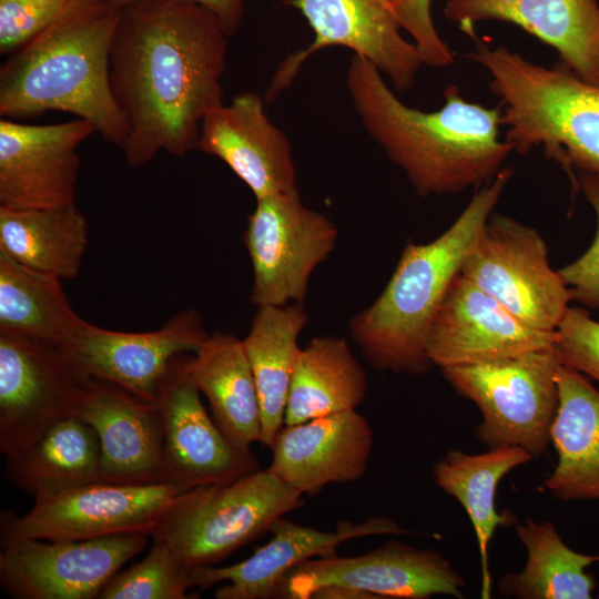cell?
<instances>
[{"label":"cell","mask_w":599,"mask_h":599,"mask_svg":"<svg viewBox=\"0 0 599 599\" xmlns=\"http://www.w3.org/2000/svg\"><path fill=\"white\" fill-rule=\"evenodd\" d=\"M148 535L87 540L18 539L1 544L0 583L16 599H95L145 547Z\"/></svg>","instance_id":"7c38bea8"},{"label":"cell","mask_w":599,"mask_h":599,"mask_svg":"<svg viewBox=\"0 0 599 599\" xmlns=\"http://www.w3.org/2000/svg\"><path fill=\"white\" fill-rule=\"evenodd\" d=\"M94 126L77 119L34 125L0 120V206L47 209L75 203L78 149Z\"/></svg>","instance_id":"e0dca14e"},{"label":"cell","mask_w":599,"mask_h":599,"mask_svg":"<svg viewBox=\"0 0 599 599\" xmlns=\"http://www.w3.org/2000/svg\"><path fill=\"white\" fill-rule=\"evenodd\" d=\"M367 392L364 368L345 338L314 337L300 349L287 397L284 425L356 409Z\"/></svg>","instance_id":"f1b7e54d"},{"label":"cell","mask_w":599,"mask_h":599,"mask_svg":"<svg viewBox=\"0 0 599 599\" xmlns=\"http://www.w3.org/2000/svg\"><path fill=\"white\" fill-rule=\"evenodd\" d=\"M554 345L497 361L449 366L441 374L481 413L476 438L488 449L518 446L546 453L559 407Z\"/></svg>","instance_id":"52a82bcc"},{"label":"cell","mask_w":599,"mask_h":599,"mask_svg":"<svg viewBox=\"0 0 599 599\" xmlns=\"http://www.w3.org/2000/svg\"><path fill=\"white\" fill-rule=\"evenodd\" d=\"M373 443V429L356 409L284 425L270 447L267 470L303 496H314L329 484L361 479Z\"/></svg>","instance_id":"ffe728a7"},{"label":"cell","mask_w":599,"mask_h":599,"mask_svg":"<svg viewBox=\"0 0 599 599\" xmlns=\"http://www.w3.org/2000/svg\"><path fill=\"white\" fill-rule=\"evenodd\" d=\"M303 505L301 493L270 470L258 469L226 484L191 489L151 537L191 568L213 566Z\"/></svg>","instance_id":"8992f818"},{"label":"cell","mask_w":599,"mask_h":599,"mask_svg":"<svg viewBox=\"0 0 599 599\" xmlns=\"http://www.w3.org/2000/svg\"><path fill=\"white\" fill-rule=\"evenodd\" d=\"M209 334L195 309H183L151 332H119L82 323L58 346L84 375L153 402L173 358L196 352Z\"/></svg>","instance_id":"2e32d148"},{"label":"cell","mask_w":599,"mask_h":599,"mask_svg":"<svg viewBox=\"0 0 599 599\" xmlns=\"http://www.w3.org/2000/svg\"><path fill=\"white\" fill-rule=\"evenodd\" d=\"M512 175L504 166L443 234L407 243L382 294L351 319L353 339L375 369L419 375L430 368L426 339L433 318Z\"/></svg>","instance_id":"277c9868"},{"label":"cell","mask_w":599,"mask_h":599,"mask_svg":"<svg viewBox=\"0 0 599 599\" xmlns=\"http://www.w3.org/2000/svg\"><path fill=\"white\" fill-rule=\"evenodd\" d=\"M314 32L312 43L278 67L267 91L273 100L287 88L302 63L321 49L342 45L372 62L400 91L410 89L423 58L402 34L393 11L383 0H291Z\"/></svg>","instance_id":"5bb4252c"},{"label":"cell","mask_w":599,"mask_h":599,"mask_svg":"<svg viewBox=\"0 0 599 599\" xmlns=\"http://www.w3.org/2000/svg\"><path fill=\"white\" fill-rule=\"evenodd\" d=\"M460 274L528 326L555 332L569 309L570 292L548 261L540 234L491 213L469 248Z\"/></svg>","instance_id":"9c48e42d"},{"label":"cell","mask_w":599,"mask_h":599,"mask_svg":"<svg viewBox=\"0 0 599 599\" xmlns=\"http://www.w3.org/2000/svg\"><path fill=\"white\" fill-rule=\"evenodd\" d=\"M444 12L473 39L476 22L515 24L556 50L581 80L599 84L597 0H447Z\"/></svg>","instance_id":"603a6c76"},{"label":"cell","mask_w":599,"mask_h":599,"mask_svg":"<svg viewBox=\"0 0 599 599\" xmlns=\"http://www.w3.org/2000/svg\"><path fill=\"white\" fill-rule=\"evenodd\" d=\"M346 85L366 132L422 197L479 189L514 152L500 138L499 105L468 101L455 84L445 89L438 110L422 111L400 101L372 62L353 54Z\"/></svg>","instance_id":"7a4b0ae2"},{"label":"cell","mask_w":599,"mask_h":599,"mask_svg":"<svg viewBox=\"0 0 599 599\" xmlns=\"http://www.w3.org/2000/svg\"><path fill=\"white\" fill-rule=\"evenodd\" d=\"M99 438L78 416L52 426L31 448L7 459L12 485L41 500L72 488L100 481Z\"/></svg>","instance_id":"f546056e"},{"label":"cell","mask_w":599,"mask_h":599,"mask_svg":"<svg viewBox=\"0 0 599 599\" xmlns=\"http://www.w3.org/2000/svg\"><path fill=\"white\" fill-rule=\"evenodd\" d=\"M187 369L224 436L238 450L251 451V445L261 441V410L243 341L224 333L209 335L189 356Z\"/></svg>","instance_id":"d4e9b609"},{"label":"cell","mask_w":599,"mask_h":599,"mask_svg":"<svg viewBox=\"0 0 599 599\" xmlns=\"http://www.w3.org/2000/svg\"><path fill=\"white\" fill-rule=\"evenodd\" d=\"M197 150L222 160L256 200L296 191L291 144L254 92L213 108L200 125Z\"/></svg>","instance_id":"44dd1931"},{"label":"cell","mask_w":599,"mask_h":599,"mask_svg":"<svg viewBox=\"0 0 599 599\" xmlns=\"http://www.w3.org/2000/svg\"><path fill=\"white\" fill-rule=\"evenodd\" d=\"M227 34L205 8L141 0L121 9L109 57L110 85L126 126L131 166L161 151L197 149L200 125L223 103Z\"/></svg>","instance_id":"6da1fadb"},{"label":"cell","mask_w":599,"mask_h":599,"mask_svg":"<svg viewBox=\"0 0 599 599\" xmlns=\"http://www.w3.org/2000/svg\"><path fill=\"white\" fill-rule=\"evenodd\" d=\"M191 489L169 483L122 485L95 481L35 500L17 516L3 512L1 544L33 538L87 540L120 534L151 536Z\"/></svg>","instance_id":"ba28073f"},{"label":"cell","mask_w":599,"mask_h":599,"mask_svg":"<svg viewBox=\"0 0 599 599\" xmlns=\"http://www.w3.org/2000/svg\"><path fill=\"white\" fill-rule=\"evenodd\" d=\"M556 380L559 407L550 443L557 464L545 487L558 500L599 501V390L562 364Z\"/></svg>","instance_id":"cb8c5ba5"},{"label":"cell","mask_w":599,"mask_h":599,"mask_svg":"<svg viewBox=\"0 0 599 599\" xmlns=\"http://www.w3.org/2000/svg\"><path fill=\"white\" fill-rule=\"evenodd\" d=\"M467 58L489 74L499 99L500 125L514 152L542 148L578 191L573 170L599 179V84L581 80L561 63L545 67L506 47L475 38Z\"/></svg>","instance_id":"5b68a950"},{"label":"cell","mask_w":599,"mask_h":599,"mask_svg":"<svg viewBox=\"0 0 599 599\" xmlns=\"http://www.w3.org/2000/svg\"><path fill=\"white\" fill-rule=\"evenodd\" d=\"M430 6L432 0H403L395 18L413 39L424 64L446 68L454 62L455 55L434 26Z\"/></svg>","instance_id":"8d00e7d4"},{"label":"cell","mask_w":599,"mask_h":599,"mask_svg":"<svg viewBox=\"0 0 599 599\" xmlns=\"http://www.w3.org/2000/svg\"><path fill=\"white\" fill-rule=\"evenodd\" d=\"M121 9L95 3L48 28L0 68V114L31 118L61 111L89 121L106 142L124 148L128 126L112 94L111 43Z\"/></svg>","instance_id":"3957f363"},{"label":"cell","mask_w":599,"mask_h":599,"mask_svg":"<svg viewBox=\"0 0 599 599\" xmlns=\"http://www.w3.org/2000/svg\"><path fill=\"white\" fill-rule=\"evenodd\" d=\"M83 322L61 278L27 267L0 251L1 334L61 346Z\"/></svg>","instance_id":"1f68e13d"},{"label":"cell","mask_w":599,"mask_h":599,"mask_svg":"<svg viewBox=\"0 0 599 599\" xmlns=\"http://www.w3.org/2000/svg\"><path fill=\"white\" fill-rule=\"evenodd\" d=\"M555 336L528 326L459 273L433 318L426 353L439 368L471 365L552 346Z\"/></svg>","instance_id":"ac0fdd59"},{"label":"cell","mask_w":599,"mask_h":599,"mask_svg":"<svg viewBox=\"0 0 599 599\" xmlns=\"http://www.w3.org/2000/svg\"><path fill=\"white\" fill-rule=\"evenodd\" d=\"M532 458L518 446H501L477 455L451 449L433 467L435 484L457 499L473 525L480 558L483 599H489L491 593L490 540L497 528L518 522L512 514L496 510L498 484L510 470Z\"/></svg>","instance_id":"484cf974"},{"label":"cell","mask_w":599,"mask_h":599,"mask_svg":"<svg viewBox=\"0 0 599 599\" xmlns=\"http://www.w3.org/2000/svg\"><path fill=\"white\" fill-rule=\"evenodd\" d=\"M516 532L527 551L520 572L507 573L498 583L502 597L519 599H590L597 587L587 568L599 555L570 548L549 520L527 518L516 524Z\"/></svg>","instance_id":"4dcf8cb0"},{"label":"cell","mask_w":599,"mask_h":599,"mask_svg":"<svg viewBox=\"0 0 599 599\" xmlns=\"http://www.w3.org/2000/svg\"><path fill=\"white\" fill-rule=\"evenodd\" d=\"M307 322L302 303L257 306L243 339L258 396L263 446L271 447L284 425L297 341Z\"/></svg>","instance_id":"4316f807"},{"label":"cell","mask_w":599,"mask_h":599,"mask_svg":"<svg viewBox=\"0 0 599 599\" xmlns=\"http://www.w3.org/2000/svg\"><path fill=\"white\" fill-rule=\"evenodd\" d=\"M78 417L98 435L100 481L165 483L164 433L154 402L113 383L92 378Z\"/></svg>","instance_id":"7402d4cb"},{"label":"cell","mask_w":599,"mask_h":599,"mask_svg":"<svg viewBox=\"0 0 599 599\" xmlns=\"http://www.w3.org/2000/svg\"><path fill=\"white\" fill-rule=\"evenodd\" d=\"M578 187L596 213L597 231L586 252L558 272L572 301L585 307L599 309V179L581 173L578 177Z\"/></svg>","instance_id":"d590c367"},{"label":"cell","mask_w":599,"mask_h":599,"mask_svg":"<svg viewBox=\"0 0 599 599\" xmlns=\"http://www.w3.org/2000/svg\"><path fill=\"white\" fill-rule=\"evenodd\" d=\"M554 347L560 364L599 383V322L586 308L569 307L556 329Z\"/></svg>","instance_id":"e575fe53"},{"label":"cell","mask_w":599,"mask_h":599,"mask_svg":"<svg viewBox=\"0 0 599 599\" xmlns=\"http://www.w3.org/2000/svg\"><path fill=\"white\" fill-rule=\"evenodd\" d=\"M106 0H0V52L13 53L38 34Z\"/></svg>","instance_id":"836d02e7"},{"label":"cell","mask_w":599,"mask_h":599,"mask_svg":"<svg viewBox=\"0 0 599 599\" xmlns=\"http://www.w3.org/2000/svg\"><path fill=\"white\" fill-rule=\"evenodd\" d=\"M383 1L389 7V9L393 11L395 16V11L400 6L403 0H383Z\"/></svg>","instance_id":"f35d334b"},{"label":"cell","mask_w":599,"mask_h":599,"mask_svg":"<svg viewBox=\"0 0 599 599\" xmlns=\"http://www.w3.org/2000/svg\"><path fill=\"white\" fill-rule=\"evenodd\" d=\"M270 531L268 542L241 562L220 568H192L193 586L207 589L226 582L215 591L216 599L278 598L286 575L305 560L335 555L336 548L351 539L408 534L386 517H370L358 524L342 521L335 530L324 531L283 516L275 520Z\"/></svg>","instance_id":"d6986e66"},{"label":"cell","mask_w":599,"mask_h":599,"mask_svg":"<svg viewBox=\"0 0 599 599\" xmlns=\"http://www.w3.org/2000/svg\"><path fill=\"white\" fill-rule=\"evenodd\" d=\"M141 0H106L116 9H122L133 2ZM199 4L209 10L219 21L227 35L234 34L241 26L245 7L252 0H176Z\"/></svg>","instance_id":"74e56055"},{"label":"cell","mask_w":599,"mask_h":599,"mask_svg":"<svg viewBox=\"0 0 599 599\" xmlns=\"http://www.w3.org/2000/svg\"><path fill=\"white\" fill-rule=\"evenodd\" d=\"M193 586L192 568L170 547L154 541L146 557L118 571L98 599H185Z\"/></svg>","instance_id":"d6a6232c"},{"label":"cell","mask_w":599,"mask_h":599,"mask_svg":"<svg viewBox=\"0 0 599 599\" xmlns=\"http://www.w3.org/2000/svg\"><path fill=\"white\" fill-rule=\"evenodd\" d=\"M256 306L303 303L315 267L333 251L337 229L306 207L298 190L256 200L243 235Z\"/></svg>","instance_id":"8fae6325"},{"label":"cell","mask_w":599,"mask_h":599,"mask_svg":"<svg viewBox=\"0 0 599 599\" xmlns=\"http://www.w3.org/2000/svg\"><path fill=\"white\" fill-rule=\"evenodd\" d=\"M189 356L173 358L153 400L164 433L165 483L193 489L261 469L252 451L235 448L207 414L187 369Z\"/></svg>","instance_id":"9a60e30c"},{"label":"cell","mask_w":599,"mask_h":599,"mask_svg":"<svg viewBox=\"0 0 599 599\" xmlns=\"http://www.w3.org/2000/svg\"><path fill=\"white\" fill-rule=\"evenodd\" d=\"M91 377L55 345L0 333V451L31 448L57 423L78 416Z\"/></svg>","instance_id":"30bf717a"},{"label":"cell","mask_w":599,"mask_h":599,"mask_svg":"<svg viewBox=\"0 0 599 599\" xmlns=\"http://www.w3.org/2000/svg\"><path fill=\"white\" fill-rule=\"evenodd\" d=\"M88 246V222L75 203L47 209L0 206V251L34 271L78 276Z\"/></svg>","instance_id":"83f0119b"},{"label":"cell","mask_w":599,"mask_h":599,"mask_svg":"<svg viewBox=\"0 0 599 599\" xmlns=\"http://www.w3.org/2000/svg\"><path fill=\"white\" fill-rule=\"evenodd\" d=\"M346 586L374 598L427 599L437 595L464 598L467 587L451 564L434 549H417L390 539L364 555L315 557L293 568L278 598L311 599L326 586Z\"/></svg>","instance_id":"4fadbf2b"}]
</instances>
